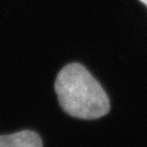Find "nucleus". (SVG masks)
Returning a JSON list of instances; mask_svg holds the SVG:
<instances>
[{"mask_svg":"<svg viewBox=\"0 0 147 147\" xmlns=\"http://www.w3.org/2000/svg\"><path fill=\"white\" fill-rule=\"evenodd\" d=\"M54 87L60 106L71 117L96 119L110 109L102 86L80 63L65 65L57 75Z\"/></svg>","mask_w":147,"mask_h":147,"instance_id":"nucleus-1","label":"nucleus"},{"mask_svg":"<svg viewBox=\"0 0 147 147\" xmlns=\"http://www.w3.org/2000/svg\"><path fill=\"white\" fill-rule=\"evenodd\" d=\"M0 147H43V144L36 132L25 130L11 135L0 136Z\"/></svg>","mask_w":147,"mask_h":147,"instance_id":"nucleus-2","label":"nucleus"},{"mask_svg":"<svg viewBox=\"0 0 147 147\" xmlns=\"http://www.w3.org/2000/svg\"><path fill=\"white\" fill-rule=\"evenodd\" d=\"M139 1H141L142 3H144V4L147 6V0H139Z\"/></svg>","mask_w":147,"mask_h":147,"instance_id":"nucleus-3","label":"nucleus"}]
</instances>
